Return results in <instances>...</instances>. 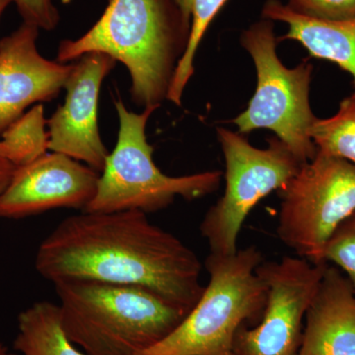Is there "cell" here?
<instances>
[{"label": "cell", "mask_w": 355, "mask_h": 355, "mask_svg": "<svg viewBox=\"0 0 355 355\" xmlns=\"http://www.w3.org/2000/svg\"><path fill=\"white\" fill-rule=\"evenodd\" d=\"M217 137L225 159V189L200 229L210 253L232 254L252 209L286 186L303 163L277 137L268 139L266 148L251 146L245 135L225 128H217Z\"/></svg>", "instance_id": "cell-7"}, {"label": "cell", "mask_w": 355, "mask_h": 355, "mask_svg": "<svg viewBox=\"0 0 355 355\" xmlns=\"http://www.w3.org/2000/svg\"><path fill=\"white\" fill-rule=\"evenodd\" d=\"M60 2H62L64 4H69L70 2L73 1V0H60Z\"/></svg>", "instance_id": "cell-26"}, {"label": "cell", "mask_w": 355, "mask_h": 355, "mask_svg": "<svg viewBox=\"0 0 355 355\" xmlns=\"http://www.w3.org/2000/svg\"><path fill=\"white\" fill-rule=\"evenodd\" d=\"M23 22L37 26L40 30L53 31L60 22V13L53 0H13Z\"/></svg>", "instance_id": "cell-21"}, {"label": "cell", "mask_w": 355, "mask_h": 355, "mask_svg": "<svg viewBox=\"0 0 355 355\" xmlns=\"http://www.w3.org/2000/svg\"><path fill=\"white\" fill-rule=\"evenodd\" d=\"M227 0H193L191 9L190 37L183 57L175 71L167 100L177 106H181L184 91L195 71L196 53L200 42L209 29L210 23Z\"/></svg>", "instance_id": "cell-18"}, {"label": "cell", "mask_w": 355, "mask_h": 355, "mask_svg": "<svg viewBox=\"0 0 355 355\" xmlns=\"http://www.w3.org/2000/svg\"><path fill=\"white\" fill-rule=\"evenodd\" d=\"M11 2H13V0H0V17Z\"/></svg>", "instance_id": "cell-24"}, {"label": "cell", "mask_w": 355, "mask_h": 355, "mask_svg": "<svg viewBox=\"0 0 355 355\" xmlns=\"http://www.w3.org/2000/svg\"><path fill=\"white\" fill-rule=\"evenodd\" d=\"M100 173L51 153L17 167L0 195V218L19 219L55 209L83 210L95 197Z\"/></svg>", "instance_id": "cell-11"}, {"label": "cell", "mask_w": 355, "mask_h": 355, "mask_svg": "<svg viewBox=\"0 0 355 355\" xmlns=\"http://www.w3.org/2000/svg\"><path fill=\"white\" fill-rule=\"evenodd\" d=\"M40 29L23 22L0 40V135L29 107L60 94L72 64L46 60L37 48Z\"/></svg>", "instance_id": "cell-12"}, {"label": "cell", "mask_w": 355, "mask_h": 355, "mask_svg": "<svg viewBox=\"0 0 355 355\" xmlns=\"http://www.w3.org/2000/svg\"><path fill=\"white\" fill-rule=\"evenodd\" d=\"M14 349L21 355H86L65 335L58 305L48 301L20 313Z\"/></svg>", "instance_id": "cell-15"}, {"label": "cell", "mask_w": 355, "mask_h": 355, "mask_svg": "<svg viewBox=\"0 0 355 355\" xmlns=\"http://www.w3.org/2000/svg\"><path fill=\"white\" fill-rule=\"evenodd\" d=\"M44 107L33 106L0 135V151L16 168L36 160L49 150Z\"/></svg>", "instance_id": "cell-16"}, {"label": "cell", "mask_w": 355, "mask_h": 355, "mask_svg": "<svg viewBox=\"0 0 355 355\" xmlns=\"http://www.w3.org/2000/svg\"><path fill=\"white\" fill-rule=\"evenodd\" d=\"M286 6L306 17L342 21L355 17V0H287Z\"/></svg>", "instance_id": "cell-20"}, {"label": "cell", "mask_w": 355, "mask_h": 355, "mask_svg": "<svg viewBox=\"0 0 355 355\" xmlns=\"http://www.w3.org/2000/svg\"><path fill=\"white\" fill-rule=\"evenodd\" d=\"M323 260L327 263H335L347 275L355 291V210L329 238Z\"/></svg>", "instance_id": "cell-19"}, {"label": "cell", "mask_w": 355, "mask_h": 355, "mask_svg": "<svg viewBox=\"0 0 355 355\" xmlns=\"http://www.w3.org/2000/svg\"><path fill=\"white\" fill-rule=\"evenodd\" d=\"M277 193L280 241L300 258L327 263L329 238L355 210V166L317 151Z\"/></svg>", "instance_id": "cell-8"}, {"label": "cell", "mask_w": 355, "mask_h": 355, "mask_svg": "<svg viewBox=\"0 0 355 355\" xmlns=\"http://www.w3.org/2000/svg\"><path fill=\"white\" fill-rule=\"evenodd\" d=\"M190 29L173 0H109L83 36L60 42L57 60L70 64L89 53L108 55L130 72L135 104L159 108L167 100Z\"/></svg>", "instance_id": "cell-2"}, {"label": "cell", "mask_w": 355, "mask_h": 355, "mask_svg": "<svg viewBox=\"0 0 355 355\" xmlns=\"http://www.w3.org/2000/svg\"><path fill=\"white\" fill-rule=\"evenodd\" d=\"M261 18L282 22L288 29L279 40L298 42L311 57L333 62L347 72L354 81L355 96V17L326 21L294 12L280 0H266Z\"/></svg>", "instance_id": "cell-14"}, {"label": "cell", "mask_w": 355, "mask_h": 355, "mask_svg": "<svg viewBox=\"0 0 355 355\" xmlns=\"http://www.w3.org/2000/svg\"><path fill=\"white\" fill-rule=\"evenodd\" d=\"M304 322L297 355H355V291L340 268L327 266Z\"/></svg>", "instance_id": "cell-13"}, {"label": "cell", "mask_w": 355, "mask_h": 355, "mask_svg": "<svg viewBox=\"0 0 355 355\" xmlns=\"http://www.w3.org/2000/svg\"><path fill=\"white\" fill-rule=\"evenodd\" d=\"M114 107L118 139L100 173L95 197L83 211L139 210L147 214L166 209L178 197L197 200L218 190L223 176L220 171L172 177L159 169L146 137L147 123L158 108L133 113L121 99L114 101Z\"/></svg>", "instance_id": "cell-5"}, {"label": "cell", "mask_w": 355, "mask_h": 355, "mask_svg": "<svg viewBox=\"0 0 355 355\" xmlns=\"http://www.w3.org/2000/svg\"><path fill=\"white\" fill-rule=\"evenodd\" d=\"M0 355H17L11 352L8 347H6L1 342H0Z\"/></svg>", "instance_id": "cell-25"}, {"label": "cell", "mask_w": 355, "mask_h": 355, "mask_svg": "<svg viewBox=\"0 0 355 355\" xmlns=\"http://www.w3.org/2000/svg\"><path fill=\"white\" fill-rule=\"evenodd\" d=\"M53 284L65 335L86 355H140L189 313L141 287L78 279Z\"/></svg>", "instance_id": "cell-3"}, {"label": "cell", "mask_w": 355, "mask_h": 355, "mask_svg": "<svg viewBox=\"0 0 355 355\" xmlns=\"http://www.w3.org/2000/svg\"><path fill=\"white\" fill-rule=\"evenodd\" d=\"M35 268L53 284L78 279L141 287L187 312L205 289L195 252L139 210L67 217L40 245Z\"/></svg>", "instance_id": "cell-1"}, {"label": "cell", "mask_w": 355, "mask_h": 355, "mask_svg": "<svg viewBox=\"0 0 355 355\" xmlns=\"http://www.w3.org/2000/svg\"><path fill=\"white\" fill-rule=\"evenodd\" d=\"M263 261L254 246L209 253V282L197 304L167 338L140 355H234L238 331L260 322L265 310L266 286L256 270Z\"/></svg>", "instance_id": "cell-4"}, {"label": "cell", "mask_w": 355, "mask_h": 355, "mask_svg": "<svg viewBox=\"0 0 355 355\" xmlns=\"http://www.w3.org/2000/svg\"><path fill=\"white\" fill-rule=\"evenodd\" d=\"M116 64L102 53H86L73 62L64 84V105L46 121L49 150L64 154L99 173L110 153L98 127V102L103 81Z\"/></svg>", "instance_id": "cell-10"}, {"label": "cell", "mask_w": 355, "mask_h": 355, "mask_svg": "<svg viewBox=\"0 0 355 355\" xmlns=\"http://www.w3.org/2000/svg\"><path fill=\"white\" fill-rule=\"evenodd\" d=\"M328 263L284 257L257 268L266 286V303L259 324L243 326L236 335L234 355H297L306 313Z\"/></svg>", "instance_id": "cell-9"}, {"label": "cell", "mask_w": 355, "mask_h": 355, "mask_svg": "<svg viewBox=\"0 0 355 355\" xmlns=\"http://www.w3.org/2000/svg\"><path fill=\"white\" fill-rule=\"evenodd\" d=\"M16 167L0 151V195L10 182Z\"/></svg>", "instance_id": "cell-22"}, {"label": "cell", "mask_w": 355, "mask_h": 355, "mask_svg": "<svg viewBox=\"0 0 355 355\" xmlns=\"http://www.w3.org/2000/svg\"><path fill=\"white\" fill-rule=\"evenodd\" d=\"M175 4L183 14L184 18L191 22V9H193V0H173Z\"/></svg>", "instance_id": "cell-23"}, {"label": "cell", "mask_w": 355, "mask_h": 355, "mask_svg": "<svg viewBox=\"0 0 355 355\" xmlns=\"http://www.w3.org/2000/svg\"><path fill=\"white\" fill-rule=\"evenodd\" d=\"M310 135L318 153L355 166V96L345 98L330 118H318Z\"/></svg>", "instance_id": "cell-17"}, {"label": "cell", "mask_w": 355, "mask_h": 355, "mask_svg": "<svg viewBox=\"0 0 355 355\" xmlns=\"http://www.w3.org/2000/svg\"><path fill=\"white\" fill-rule=\"evenodd\" d=\"M273 23L261 18L242 33L240 42L256 67L257 87L247 109L232 123L243 135L272 130L304 164L317 154L310 135L318 119L310 105L313 65L303 62L288 69L282 64Z\"/></svg>", "instance_id": "cell-6"}]
</instances>
